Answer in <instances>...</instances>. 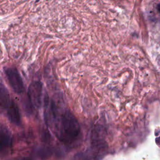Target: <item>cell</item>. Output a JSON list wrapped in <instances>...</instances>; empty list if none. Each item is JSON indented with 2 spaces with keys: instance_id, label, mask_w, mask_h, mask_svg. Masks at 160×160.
I'll list each match as a JSON object with an SVG mask.
<instances>
[{
  "instance_id": "1",
  "label": "cell",
  "mask_w": 160,
  "mask_h": 160,
  "mask_svg": "<svg viewBox=\"0 0 160 160\" xmlns=\"http://www.w3.org/2000/svg\"><path fill=\"white\" fill-rule=\"evenodd\" d=\"M80 132L78 119L69 111H66L61 117L58 136L64 142H71L78 138Z\"/></svg>"
},
{
  "instance_id": "2",
  "label": "cell",
  "mask_w": 160,
  "mask_h": 160,
  "mask_svg": "<svg viewBox=\"0 0 160 160\" xmlns=\"http://www.w3.org/2000/svg\"><path fill=\"white\" fill-rule=\"evenodd\" d=\"M42 86L41 82L34 81L28 88V99L32 108L39 109L42 103Z\"/></svg>"
},
{
  "instance_id": "3",
  "label": "cell",
  "mask_w": 160,
  "mask_h": 160,
  "mask_svg": "<svg viewBox=\"0 0 160 160\" xmlns=\"http://www.w3.org/2000/svg\"><path fill=\"white\" fill-rule=\"evenodd\" d=\"M9 84L13 91L17 94H21L24 91V84L22 78L16 68H7L4 69Z\"/></svg>"
},
{
  "instance_id": "4",
  "label": "cell",
  "mask_w": 160,
  "mask_h": 160,
  "mask_svg": "<svg viewBox=\"0 0 160 160\" xmlns=\"http://www.w3.org/2000/svg\"><path fill=\"white\" fill-rule=\"evenodd\" d=\"M12 134L9 128L0 122V152H6L12 145Z\"/></svg>"
},
{
  "instance_id": "5",
  "label": "cell",
  "mask_w": 160,
  "mask_h": 160,
  "mask_svg": "<svg viewBox=\"0 0 160 160\" xmlns=\"http://www.w3.org/2000/svg\"><path fill=\"white\" fill-rule=\"evenodd\" d=\"M105 144L103 138L102 131L101 128L99 126L94 128L92 133V144L96 151H99L102 150L104 148V144Z\"/></svg>"
},
{
  "instance_id": "6",
  "label": "cell",
  "mask_w": 160,
  "mask_h": 160,
  "mask_svg": "<svg viewBox=\"0 0 160 160\" xmlns=\"http://www.w3.org/2000/svg\"><path fill=\"white\" fill-rule=\"evenodd\" d=\"M6 110L9 121L15 125H19L21 122V114L17 104L12 101Z\"/></svg>"
},
{
  "instance_id": "7",
  "label": "cell",
  "mask_w": 160,
  "mask_h": 160,
  "mask_svg": "<svg viewBox=\"0 0 160 160\" xmlns=\"http://www.w3.org/2000/svg\"><path fill=\"white\" fill-rule=\"evenodd\" d=\"M12 101L8 91L4 86L0 85V112L7 109Z\"/></svg>"
},
{
  "instance_id": "8",
  "label": "cell",
  "mask_w": 160,
  "mask_h": 160,
  "mask_svg": "<svg viewBox=\"0 0 160 160\" xmlns=\"http://www.w3.org/2000/svg\"><path fill=\"white\" fill-rule=\"evenodd\" d=\"M50 152L51 151L48 149L42 148V149H39V150L38 152V154L40 158H46L50 155Z\"/></svg>"
},
{
  "instance_id": "9",
  "label": "cell",
  "mask_w": 160,
  "mask_h": 160,
  "mask_svg": "<svg viewBox=\"0 0 160 160\" xmlns=\"http://www.w3.org/2000/svg\"><path fill=\"white\" fill-rule=\"evenodd\" d=\"M74 160H88V159L83 153H79L74 156Z\"/></svg>"
},
{
  "instance_id": "10",
  "label": "cell",
  "mask_w": 160,
  "mask_h": 160,
  "mask_svg": "<svg viewBox=\"0 0 160 160\" xmlns=\"http://www.w3.org/2000/svg\"><path fill=\"white\" fill-rule=\"evenodd\" d=\"M20 160H33V159L31 158H29V157H25V158H21Z\"/></svg>"
}]
</instances>
